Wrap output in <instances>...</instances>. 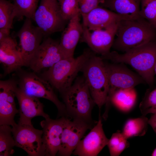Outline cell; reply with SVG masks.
Instances as JSON below:
<instances>
[{
    "instance_id": "6da1fadb",
    "label": "cell",
    "mask_w": 156,
    "mask_h": 156,
    "mask_svg": "<svg viewBox=\"0 0 156 156\" xmlns=\"http://www.w3.org/2000/svg\"><path fill=\"white\" fill-rule=\"evenodd\" d=\"M101 57L114 63H125L132 67L151 86L153 83L156 62V40L122 54L115 51Z\"/></svg>"
},
{
    "instance_id": "7a4b0ae2",
    "label": "cell",
    "mask_w": 156,
    "mask_h": 156,
    "mask_svg": "<svg viewBox=\"0 0 156 156\" xmlns=\"http://www.w3.org/2000/svg\"><path fill=\"white\" fill-rule=\"evenodd\" d=\"M116 35L112 47L125 52L156 40V30L140 17L119 21Z\"/></svg>"
},
{
    "instance_id": "3957f363",
    "label": "cell",
    "mask_w": 156,
    "mask_h": 156,
    "mask_svg": "<svg viewBox=\"0 0 156 156\" xmlns=\"http://www.w3.org/2000/svg\"><path fill=\"white\" fill-rule=\"evenodd\" d=\"M61 94L68 117L92 125L94 124L91 113L95 103L83 76L77 77Z\"/></svg>"
},
{
    "instance_id": "277c9868",
    "label": "cell",
    "mask_w": 156,
    "mask_h": 156,
    "mask_svg": "<svg viewBox=\"0 0 156 156\" xmlns=\"http://www.w3.org/2000/svg\"><path fill=\"white\" fill-rule=\"evenodd\" d=\"M94 53L90 49H87L77 57L63 58L44 72L42 77L61 94L72 85L78 73Z\"/></svg>"
},
{
    "instance_id": "5b68a950",
    "label": "cell",
    "mask_w": 156,
    "mask_h": 156,
    "mask_svg": "<svg viewBox=\"0 0 156 156\" xmlns=\"http://www.w3.org/2000/svg\"><path fill=\"white\" fill-rule=\"evenodd\" d=\"M95 53H93L81 71L95 104L100 109L106 102L109 84L103 60Z\"/></svg>"
},
{
    "instance_id": "8992f818",
    "label": "cell",
    "mask_w": 156,
    "mask_h": 156,
    "mask_svg": "<svg viewBox=\"0 0 156 156\" xmlns=\"http://www.w3.org/2000/svg\"><path fill=\"white\" fill-rule=\"evenodd\" d=\"M21 73L17 82L19 88L29 96L51 101L56 107L59 117H67L64 104L59 100L49 82L34 73L24 72Z\"/></svg>"
},
{
    "instance_id": "52a82bcc",
    "label": "cell",
    "mask_w": 156,
    "mask_h": 156,
    "mask_svg": "<svg viewBox=\"0 0 156 156\" xmlns=\"http://www.w3.org/2000/svg\"><path fill=\"white\" fill-rule=\"evenodd\" d=\"M33 20L45 38L63 31L68 22L62 15L60 4L57 0H41Z\"/></svg>"
},
{
    "instance_id": "ba28073f",
    "label": "cell",
    "mask_w": 156,
    "mask_h": 156,
    "mask_svg": "<svg viewBox=\"0 0 156 156\" xmlns=\"http://www.w3.org/2000/svg\"><path fill=\"white\" fill-rule=\"evenodd\" d=\"M15 146L21 148L30 156H45L42 142V130L33 125L16 123L12 127Z\"/></svg>"
},
{
    "instance_id": "9c48e42d",
    "label": "cell",
    "mask_w": 156,
    "mask_h": 156,
    "mask_svg": "<svg viewBox=\"0 0 156 156\" xmlns=\"http://www.w3.org/2000/svg\"><path fill=\"white\" fill-rule=\"evenodd\" d=\"M104 63L109 84L106 103L116 90L121 89L134 88L137 85L145 82L139 75L131 71L122 63Z\"/></svg>"
},
{
    "instance_id": "30bf717a",
    "label": "cell",
    "mask_w": 156,
    "mask_h": 156,
    "mask_svg": "<svg viewBox=\"0 0 156 156\" xmlns=\"http://www.w3.org/2000/svg\"><path fill=\"white\" fill-rule=\"evenodd\" d=\"M118 22L92 31L83 25V31L81 40L86 43L94 53L101 56L106 55L110 52V49L117 33Z\"/></svg>"
},
{
    "instance_id": "8fae6325",
    "label": "cell",
    "mask_w": 156,
    "mask_h": 156,
    "mask_svg": "<svg viewBox=\"0 0 156 156\" xmlns=\"http://www.w3.org/2000/svg\"><path fill=\"white\" fill-rule=\"evenodd\" d=\"M64 58L59 42L47 37L41 43L31 57L28 66L34 73L49 68Z\"/></svg>"
},
{
    "instance_id": "7c38bea8",
    "label": "cell",
    "mask_w": 156,
    "mask_h": 156,
    "mask_svg": "<svg viewBox=\"0 0 156 156\" xmlns=\"http://www.w3.org/2000/svg\"><path fill=\"white\" fill-rule=\"evenodd\" d=\"M66 117L57 155L69 156L75 149L86 131L92 125L83 121Z\"/></svg>"
},
{
    "instance_id": "4fadbf2b",
    "label": "cell",
    "mask_w": 156,
    "mask_h": 156,
    "mask_svg": "<svg viewBox=\"0 0 156 156\" xmlns=\"http://www.w3.org/2000/svg\"><path fill=\"white\" fill-rule=\"evenodd\" d=\"M15 36L19 39L18 48L24 66H28L31 57L41 43L43 34L37 26L33 25L31 19L26 18Z\"/></svg>"
},
{
    "instance_id": "5bb4252c",
    "label": "cell",
    "mask_w": 156,
    "mask_h": 156,
    "mask_svg": "<svg viewBox=\"0 0 156 156\" xmlns=\"http://www.w3.org/2000/svg\"><path fill=\"white\" fill-rule=\"evenodd\" d=\"M17 84L15 80L11 79L0 81V125L12 127L16 124L14 118L19 111L14 98Z\"/></svg>"
},
{
    "instance_id": "9a60e30c",
    "label": "cell",
    "mask_w": 156,
    "mask_h": 156,
    "mask_svg": "<svg viewBox=\"0 0 156 156\" xmlns=\"http://www.w3.org/2000/svg\"><path fill=\"white\" fill-rule=\"evenodd\" d=\"M109 140L103 131L102 119L99 114V120L96 125L80 141L72 154L79 156H97L104 147L107 145Z\"/></svg>"
},
{
    "instance_id": "2e32d148",
    "label": "cell",
    "mask_w": 156,
    "mask_h": 156,
    "mask_svg": "<svg viewBox=\"0 0 156 156\" xmlns=\"http://www.w3.org/2000/svg\"><path fill=\"white\" fill-rule=\"evenodd\" d=\"M66 117L62 116L55 120L49 117L40 122L45 156H55L57 154L60 147L61 135Z\"/></svg>"
},
{
    "instance_id": "e0dca14e",
    "label": "cell",
    "mask_w": 156,
    "mask_h": 156,
    "mask_svg": "<svg viewBox=\"0 0 156 156\" xmlns=\"http://www.w3.org/2000/svg\"><path fill=\"white\" fill-rule=\"evenodd\" d=\"M16 94L19 105L18 123L32 125L31 120L35 117L42 116L45 119L49 117L44 112V105L38 98L27 95L18 87L16 88Z\"/></svg>"
},
{
    "instance_id": "ac0fdd59",
    "label": "cell",
    "mask_w": 156,
    "mask_h": 156,
    "mask_svg": "<svg viewBox=\"0 0 156 156\" xmlns=\"http://www.w3.org/2000/svg\"><path fill=\"white\" fill-rule=\"evenodd\" d=\"M82 18L83 25L91 31L103 28L122 20L135 19L119 14L100 5Z\"/></svg>"
},
{
    "instance_id": "d6986e66",
    "label": "cell",
    "mask_w": 156,
    "mask_h": 156,
    "mask_svg": "<svg viewBox=\"0 0 156 156\" xmlns=\"http://www.w3.org/2000/svg\"><path fill=\"white\" fill-rule=\"evenodd\" d=\"M81 16L79 13L70 19L63 30L59 45L64 58L74 57L75 49L83 31L80 21Z\"/></svg>"
},
{
    "instance_id": "ffe728a7",
    "label": "cell",
    "mask_w": 156,
    "mask_h": 156,
    "mask_svg": "<svg viewBox=\"0 0 156 156\" xmlns=\"http://www.w3.org/2000/svg\"><path fill=\"white\" fill-rule=\"evenodd\" d=\"M0 62L6 74L19 70L24 66L17 43L10 36L0 41Z\"/></svg>"
},
{
    "instance_id": "44dd1931",
    "label": "cell",
    "mask_w": 156,
    "mask_h": 156,
    "mask_svg": "<svg viewBox=\"0 0 156 156\" xmlns=\"http://www.w3.org/2000/svg\"><path fill=\"white\" fill-rule=\"evenodd\" d=\"M141 0H103L100 6L121 15L137 19L140 17Z\"/></svg>"
},
{
    "instance_id": "7402d4cb",
    "label": "cell",
    "mask_w": 156,
    "mask_h": 156,
    "mask_svg": "<svg viewBox=\"0 0 156 156\" xmlns=\"http://www.w3.org/2000/svg\"><path fill=\"white\" fill-rule=\"evenodd\" d=\"M136 99L137 93L134 88L118 90L112 95L105 105V112H108L110 103L123 111H128L134 106Z\"/></svg>"
},
{
    "instance_id": "603a6c76",
    "label": "cell",
    "mask_w": 156,
    "mask_h": 156,
    "mask_svg": "<svg viewBox=\"0 0 156 156\" xmlns=\"http://www.w3.org/2000/svg\"><path fill=\"white\" fill-rule=\"evenodd\" d=\"M148 120L144 116L128 120L125 125L122 134L127 139L133 136L144 135L147 129Z\"/></svg>"
},
{
    "instance_id": "cb8c5ba5",
    "label": "cell",
    "mask_w": 156,
    "mask_h": 156,
    "mask_svg": "<svg viewBox=\"0 0 156 156\" xmlns=\"http://www.w3.org/2000/svg\"><path fill=\"white\" fill-rule=\"evenodd\" d=\"M0 156H9L14 152L15 141L12 134V127L10 125H0Z\"/></svg>"
},
{
    "instance_id": "d4e9b609",
    "label": "cell",
    "mask_w": 156,
    "mask_h": 156,
    "mask_svg": "<svg viewBox=\"0 0 156 156\" xmlns=\"http://www.w3.org/2000/svg\"><path fill=\"white\" fill-rule=\"evenodd\" d=\"M39 0H13L16 17L34 20Z\"/></svg>"
},
{
    "instance_id": "484cf974",
    "label": "cell",
    "mask_w": 156,
    "mask_h": 156,
    "mask_svg": "<svg viewBox=\"0 0 156 156\" xmlns=\"http://www.w3.org/2000/svg\"><path fill=\"white\" fill-rule=\"evenodd\" d=\"M16 17L13 3L7 0H0V29H11Z\"/></svg>"
},
{
    "instance_id": "4316f807",
    "label": "cell",
    "mask_w": 156,
    "mask_h": 156,
    "mask_svg": "<svg viewBox=\"0 0 156 156\" xmlns=\"http://www.w3.org/2000/svg\"><path fill=\"white\" fill-rule=\"evenodd\" d=\"M122 133L117 132L112 135L107 144L111 156H119L129 146V143Z\"/></svg>"
},
{
    "instance_id": "83f0119b",
    "label": "cell",
    "mask_w": 156,
    "mask_h": 156,
    "mask_svg": "<svg viewBox=\"0 0 156 156\" xmlns=\"http://www.w3.org/2000/svg\"><path fill=\"white\" fill-rule=\"evenodd\" d=\"M140 14L156 30V0H141Z\"/></svg>"
},
{
    "instance_id": "f1b7e54d",
    "label": "cell",
    "mask_w": 156,
    "mask_h": 156,
    "mask_svg": "<svg viewBox=\"0 0 156 156\" xmlns=\"http://www.w3.org/2000/svg\"><path fill=\"white\" fill-rule=\"evenodd\" d=\"M60 4L62 15L68 22L75 15L80 13L78 0H63Z\"/></svg>"
},
{
    "instance_id": "f546056e",
    "label": "cell",
    "mask_w": 156,
    "mask_h": 156,
    "mask_svg": "<svg viewBox=\"0 0 156 156\" xmlns=\"http://www.w3.org/2000/svg\"><path fill=\"white\" fill-rule=\"evenodd\" d=\"M156 107V88L151 91L147 92L140 103L139 108L144 116L151 113Z\"/></svg>"
},
{
    "instance_id": "4dcf8cb0",
    "label": "cell",
    "mask_w": 156,
    "mask_h": 156,
    "mask_svg": "<svg viewBox=\"0 0 156 156\" xmlns=\"http://www.w3.org/2000/svg\"><path fill=\"white\" fill-rule=\"evenodd\" d=\"M103 0H78L82 17L99 6Z\"/></svg>"
},
{
    "instance_id": "1f68e13d",
    "label": "cell",
    "mask_w": 156,
    "mask_h": 156,
    "mask_svg": "<svg viewBox=\"0 0 156 156\" xmlns=\"http://www.w3.org/2000/svg\"><path fill=\"white\" fill-rule=\"evenodd\" d=\"M10 30L6 28L0 29V41L10 36Z\"/></svg>"
},
{
    "instance_id": "d6a6232c",
    "label": "cell",
    "mask_w": 156,
    "mask_h": 156,
    "mask_svg": "<svg viewBox=\"0 0 156 156\" xmlns=\"http://www.w3.org/2000/svg\"><path fill=\"white\" fill-rule=\"evenodd\" d=\"M148 124L151 127L156 133V115L153 114L148 119Z\"/></svg>"
},
{
    "instance_id": "836d02e7",
    "label": "cell",
    "mask_w": 156,
    "mask_h": 156,
    "mask_svg": "<svg viewBox=\"0 0 156 156\" xmlns=\"http://www.w3.org/2000/svg\"><path fill=\"white\" fill-rule=\"evenodd\" d=\"M151 156H156V147L153 151L152 153L151 154Z\"/></svg>"
},
{
    "instance_id": "e575fe53",
    "label": "cell",
    "mask_w": 156,
    "mask_h": 156,
    "mask_svg": "<svg viewBox=\"0 0 156 156\" xmlns=\"http://www.w3.org/2000/svg\"><path fill=\"white\" fill-rule=\"evenodd\" d=\"M151 113L156 115V107L153 110Z\"/></svg>"
},
{
    "instance_id": "d590c367",
    "label": "cell",
    "mask_w": 156,
    "mask_h": 156,
    "mask_svg": "<svg viewBox=\"0 0 156 156\" xmlns=\"http://www.w3.org/2000/svg\"><path fill=\"white\" fill-rule=\"evenodd\" d=\"M154 73L156 74V62L155 65V68H154Z\"/></svg>"
},
{
    "instance_id": "8d00e7d4",
    "label": "cell",
    "mask_w": 156,
    "mask_h": 156,
    "mask_svg": "<svg viewBox=\"0 0 156 156\" xmlns=\"http://www.w3.org/2000/svg\"><path fill=\"white\" fill-rule=\"evenodd\" d=\"M60 3L63 0H57Z\"/></svg>"
}]
</instances>
